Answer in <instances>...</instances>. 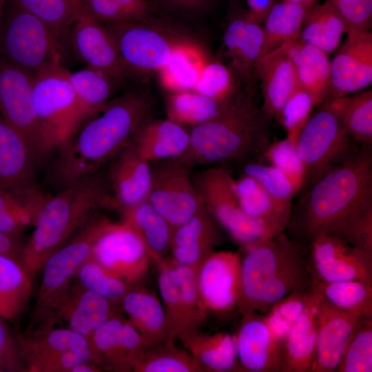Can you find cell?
<instances>
[{
  "instance_id": "obj_7",
  "label": "cell",
  "mask_w": 372,
  "mask_h": 372,
  "mask_svg": "<svg viewBox=\"0 0 372 372\" xmlns=\"http://www.w3.org/2000/svg\"><path fill=\"white\" fill-rule=\"evenodd\" d=\"M69 74L61 63L34 74V110L48 152L64 145L85 118Z\"/></svg>"
},
{
  "instance_id": "obj_19",
  "label": "cell",
  "mask_w": 372,
  "mask_h": 372,
  "mask_svg": "<svg viewBox=\"0 0 372 372\" xmlns=\"http://www.w3.org/2000/svg\"><path fill=\"white\" fill-rule=\"evenodd\" d=\"M240 263L238 253L213 251L198 267L197 286L208 313H225L238 306Z\"/></svg>"
},
{
  "instance_id": "obj_25",
  "label": "cell",
  "mask_w": 372,
  "mask_h": 372,
  "mask_svg": "<svg viewBox=\"0 0 372 372\" xmlns=\"http://www.w3.org/2000/svg\"><path fill=\"white\" fill-rule=\"evenodd\" d=\"M220 227L203 205L190 219L173 228L169 258L178 265L198 267L221 244Z\"/></svg>"
},
{
  "instance_id": "obj_24",
  "label": "cell",
  "mask_w": 372,
  "mask_h": 372,
  "mask_svg": "<svg viewBox=\"0 0 372 372\" xmlns=\"http://www.w3.org/2000/svg\"><path fill=\"white\" fill-rule=\"evenodd\" d=\"M35 163L24 138L0 115V187L23 195L42 193Z\"/></svg>"
},
{
  "instance_id": "obj_6",
  "label": "cell",
  "mask_w": 372,
  "mask_h": 372,
  "mask_svg": "<svg viewBox=\"0 0 372 372\" xmlns=\"http://www.w3.org/2000/svg\"><path fill=\"white\" fill-rule=\"evenodd\" d=\"M103 218H90L85 225L45 262L25 333L55 327L61 307L76 281L81 265L90 258Z\"/></svg>"
},
{
  "instance_id": "obj_15",
  "label": "cell",
  "mask_w": 372,
  "mask_h": 372,
  "mask_svg": "<svg viewBox=\"0 0 372 372\" xmlns=\"http://www.w3.org/2000/svg\"><path fill=\"white\" fill-rule=\"evenodd\" d=\"M156 163L147 200L174 228L194 216L203 203L188 166L178 158Z\"/></svg>"
},
{
  "instance_id": "obj_38",
  "label": "cell",
  "mask_w": 372,
  "mask_h": 372,
  "mask_svg": "<svg viewBox=\"0 0 372 372\" xmlns=\"http://www.w3.org/2000/svg\"><path fill=\"white\" fill-rule=\"evenodd\" d=\"M346 32L341 17L325 1L322 4L317 3L307 10L299 39L329 54L338 48Z\"/></svg>"
},
{
  "instance_id": "obj_17",
  "label": "cell",
  "mask_w": 372,
  "mask_h": 372,
  "mask_svg": "<svg viewBox=\"0 0 372 372\" xmlns=\"http://www.w3.org/2000/svg\"><path fill=\"white\" fill-rule=\"evenodd\" d=\"M311 277L325 282L360 280L372 284V255L331 234H322L309 245Z\"/></svg>"
},
{
  "instance_id": "obj_52",
  "label": "cell",
  "mask_w": 372,
  "mask_h": 372,
  "mask_svg": "<svg viewBox=\"0 0 372 372\" xmlns=\"http://www.w3.org/2000/svg\"><path fill=\"white\" fill-rule=\"evenodd\" d=\"M76 279L84 288L120 305L125 295L134 285L109 271L91 258L79 268Z\"/></svg>"
},
{
  "instance_id": "obj_16",
  "label": "cell",
  "mask_w": 372,
  "mask_h": 372,
  "mask_svg": "<svg viewBox=\"0 0 372 372\" xmlns=\"http://www.w3.org/2000/svg\"><path fill=\"white\" fill-rule=\"evenodd\" d=\"M263 41L262 27L247 10L230 17L223 34L221 54L241 88L249 94L255 92Z\"/></svg>"
},
{
  "instance_id": "obj_54",
  "label": "cell",
  "mask_w": 372,
  "mask_h": 372,
  "mask_svg": "<svg viewBox=\"0 0 372 372\" xmlns=\"http://www.w3.org/2000/svg\"><path fill=\"white\" fill-rule=\"evenodd\" d=\"M193 91L218 101L228 100L245 92L229 68L216 61H207L203 66Z\"/></svg>"
},
{
  "instance_id": "obj_8",
  "label": "cell",
  "mask_w": 372,
  "mask_h": 372,
  "mask_svg": "<svg viewBox=\"0 0 372 372\" xmlns=\"http://www.w3.org/2000/svg\"><path fill=\"white\" fill-rule=\"evenodd\" d=\"M61 41L40 19L13 0L0 25V59L32 74L60 63Z\"/></svg>"
},
{
  "instance_id": "obj_40",
  "label": "cell",
  "mask_w": 372,
  "mask_h": 372,
  "mask_svg": "<svg viewBox=\"0 0 372 372\" xmlns=\"http://www.w3.org/2000/svg\"><path fill=\"white\" fill-rule=\"evenodd\" d=\"M307 10L287 0L274 3L263 21L264 41L260 61L285 43L299 38Z\"/></svg>"
},
{
  "instance_id": "obj_26",
  "label": "cell",
  "mask_w": 372,
  "mask_h": 372,
  "mask_svg": "<svg viewBox=\"0 0 372 372\" xmlns=\"http://www.w3.org/2000/svg\"><path fill=\"white\" fill-rule=\"evenodd\" d=\"M113 159L107 177L114 208L121 211L147 200L152 183L150 163L131 143Z\"/></svg>"
},
{
  "instance_id": "obj_28",
  "label": "cell",
  "mask_w": 372,
  "mask_h": 372,
  "mask_svg": "<svg viewBox=\"0 0 372 372\" xmlns=\"http://www.w3.org/2000/svg\"><path fill=\"white\" fill-rule=\"evenodd\" d=\"M130 143L151 163L181 157L189 147V134L183 126L167 118H149L140 126Z\"/></svg>"
},
{
  "instance_id": "obj_20",
  "label": "cell",
  "mask_w": 372,
  "mask_h": 372,
  "mask_svg": "<svg viewBox=\"0 0 372 372\" xmlns=\"http://www.w3.org/2000/svg\"><path fill=\"white\" fill-rule=\"evenodd\" d=\"M331 61L330 85L325 102L362 90L372 82V33L350 30Z\"/></svg>"
},
{
  "instance_id": "obj_3",
  "label": "cell",
  "mask_w": 372,
  "mask_h": 372,
  "mask_svg": "<svg viewBox=\"0 0 372 372\" xmlns=\"http://www.w3.org/2000/svg\"><path fill=\"white\" fill-rule=\"evenodd\" d=\"M244 248L237 306L242 315L267 313L289 293L311 289L305 245L284 231Z\"/></svg>"
},
{
  "instance_id": "obj_41",
  "label": "cell",
  "mask_w": 372,
  "mask_h": 372,
  "mask_svg": "<svg viewBox=\"0 0 372 372\" xmlns=\"http://www.w3.org/2000/svg\"><path fill=\"white\" fill-rule=\"evenodd\" d=\"M327 103L352 139L372 147V90L332 99Z\"/></svg>"
},
{
  "instance_id": "obj_29",
  "label": "cell",
  "mask_w": 372,
  "mask_h": 372,
  "mask_svg": "<svg viewBox=\"0 0 372 372\" xmlns=\"http://www.w3.org/2000/svg\"><path fill=\"white\" fill-rule=\"evenodd\" d=\"M258 79L263 98L262 108L271 119L278 121L285 103L298 85L293 63L282 47L260 61Z\"/></svg>"
},
{
  "instance_id": "obj_47",
  "label": "cell",
  "mask_w": 372,
  "mask_h": 372,
  "mask_svg": "<svg viewBox=\"0 0 372 372\" xmlns=\"http://www.w3.org/2000/svg\"><path fill=\"white\" fill-rule=\"evenodd\" d=\"M173 263L179 282L184 323V336L181 342L184 344L200 332L201 326L207 318L208 311L197 286L198 267Z\"/></svg>"
},
{
  "instance_id": "obj_44",
  "label": "cell",
  "mask_w": 372,
  "mask_h": 372,
  "mask_svg": "<svg viewBox=\"0 0 372 372\" xmlns=\"http://www.w3.org/2000/svg\"><path fill=\"white\" fill-rule=\"evenodd\" d=\"M82 12L103 24L139 21L156 9L149 0H76Z\"/></svg>"
},
{
  "instance_id": "obj_53",
  "label": "cell",
  "mask_w": 372,
  "mask_h": 372,
  "mask_svg": "<svg viewBox=\"0 0 372 372\" xmlns=\"http://www.w3.org/2000/svg\"><path fill=\"white\" fill-rule=\"evenodd\" d=\"M335 371H372V318H362L360 320Z\"/></svg>"
},
{
  "instance_id": "obj_12",
  "label": "cell",
  "mask_w": 372,
  "mask_h": 372,
  "mask_svg": "<svg viewBox=\"0 0 372 372\" xmlns=\"http://www.w3.org/2000/svg\"><path fill=\"white\" fill-rule=\"evenodd\" d=\"M27 372H71L79 363H96L85 338L68 329L18 333Z\"/></svg>"
},
{
  "instance_id": "obj_57",
  "label": "cell",
  "mask_w": 372,
  "mask_h": 372,
  "mask_svg": "<svg viewBox=\"0 0 372 372\" xmlns=\"http://www.w3.org/2000/svg\"><path fill=\"white\" fill-rule=\"evenodd\" d=\"M316 106L312 95L299 84L285 103L278 121L285 130L287 138L295 145Z\"/></svg>"
},
{
  "instance_id": "obj_18",
  "label": "cell",
  "mask_w": 372,
  "mask_h": 372,
  "mask_svg": "<svg viewBox=\"0 0 372 372\" xmlns=\"http://www.w3.org/2000/svg\"><path fill=\"white\" fill-rule=\"evenodd\" d=\"M89 342L98 366L102 371L116 372L132 371L149 347L144 337L120 313L98 327Z\"/></svg>"
},
{
  "instance_id": "obj_27",
  "label": "cell",
  "mask_w": 372,
  "mask_h": 372,
  "mask_svg": "<svg viewBox=\"0 0 372 372\" xmlns=\"http://www.w3.org/2000/svg\"><path fill=\"white\" fill-rule=\"evenodd\" d=\"M121 309L120 304L84 288L76 279L61 307L58 324H65V328L89 341L94 331L120 313Z\"/></svg>"
},
{
  "instance_id": "obj_64",
  "label": "cell",
  "mask_w": 372,
  "mask_h": 372,
  "mask_svg": "<svg viewBox=\"0 0 372 372\" xmlns=\"http://www.w3.org/2000/svg\"><path fill=\"white\" fill-rule=\"evenodd\" d=\"M6 0H0V25L1 23L3 14V8Z\"/></svg>"
},
{
  "instance_id": "obj_9",
  "label": "cell",
  "mask_w": 372,
  "mask_h": 372,
  "mask_svg": "<svg viewBox=\"0 0 372 372\" xmlns=\"http://www.w3.org/2000/svg\"><path fill=\"white\" fill-rule=\"evenodd\" d=\"M320 105L301 131L296 145L304 176L300 194L361 146L347 134L327 103Z\"/></svg>"
},
{
  "instance_id": "obj_13",
  "label": "cell",
  "mask_w": 372,
  "mask_h": 372,
  "mask_svg": "<svg viewBox=\"0 0 372 372\" xmlns=\"http://www.w3.org/2000/svg\"><path fill=\"white\" fill-rule=\"evenodd\" d=\"M34 74L0 59V115L24 138L34 159L48 151L35 113Z\"/></svg>"
},
{
  "instance_id": "obj_43",
  "label": "cell",
  "mask_w": 372,
  "mask_h": 372,
  "mask_svg": "<svg viewBox=\"0 0 372 372\" xmlns=\"http://www.w3.org/2000/svg\"><path fill=\"white\" fill-rule=\"evenodd\" d=\"M45 198L42 193L23 195L0 187V232L20 236L34 226Z\"/></svg>"
},
{
  "instance_id": "obj_36",
  "label": "cell",
  "mask_w": 372,
  "mask_h": 372,
  "mask_svg": "<svg viewBox=\"0 0 372 372\" xmlns=\"http://www.w3.org/2000/svg\"><path fill=\"white\" fill-rule=\"evenodd\" d=\"M243 92L225 101L193 90L169 93L165 99L167 119L190 127L206 123L221 115Z\"/></svg>"
},
{
  "instance_id": "obj_1",
  "label": "cell",
  "mask_w": 372,
  "mask_h": 372,
  "mask_svg": "<svg viewBox=\"0 0 372 372\" xmlns=\"http://www.w3.org/2000/svg\"><path fill=\"white\" fill-rule=\"evenodd\" d=\"M152 107L147 94L130 90L87 116L72 136L57 149L59 155L49 174L53 187L61 190L113 159L150 118Z\"/></svg>"
},
{
  "instance_id": "obj_14",
  "label": "cell",
  "mask_w": 372,
  "mask_h": 372,
  "mask_svg": "<svg viewBox=\"0 0 372 372\" xmlns=\"http://www.w3.org/2000/svg\"><path fill=\"white\" fill-rule=\"evenodd\" d=\"M90 258L131 285L147 275L150 258L139 236L126 223L103 218Z\"/></svg>"
},
{
  "instance_id": "obj_59",
  "label": "cell",
  "mask_w": 372,
  "mask_h": 372,
  "mask_svg": "<svg viewBox=\"0 0 372 372\" xmlns=\"http://www.w3.org/2000/svg\"><path fill=\"white\" fill-rule=\"evenodd\" d=\"M27 372L18 333L0 316V372Z\"/></svg>"
},
{
  "instance_id": "obj_49",
  "label": "cell",
  "mask_w": 372,
  "mask_h": 372,
  "mask_svg": "<svg viewBox=\"0 0 372 372\" xmlns=\"http://www.w3.org/2000/svg\"><path fill=\"white\" fill-rule=\"evenodd\" d=\"M158 287L170 337L183 339L184 323L179 282L174 263L167 258L157 265Z\"/></svg>"
},
{
  "instance_id": "obj_46",
  "label": "cell",
  "mask_w": 372,
  "mask_h": 372,
  "mask_svg": "<svg viewBox=\"0 0 372 372\" xmlns=\"http://www.w3.org/2000/svg\"><path fill=\"white\" fill-rule=\"evenodd\" d=\"M69 76L85 117L101 109L110 100L116 84L105 72L87 65L70 72Z\"/></svg>"
},
{
  "instance_id": "obj_48",
  "label": "cell",
  "mask_w": 372,
  "mask_h": 372,
  "mask_svg": "<svg viewBox=\"0 0 372 372\" xmlns=\"http://www.w3.org/2000/svg\"><path fill=\"white\" fill-rule=\"evenodd\" d=\"M21 8L43 21L59 39L68 34L82 12L76 0H13Z\"/></svg>"
},
{
  "instance_id": "obj_55",
  "label": "cell",
  "mask_w": 372,
  "mask_h": 372,
  "mask_svg": "<svg viewBox=\"0 0 372 372\" xmlns=\"http://www.w3.org/2000/svg\"><path fill=\"white\" fill-rule=\"evenodd\" d=\"M311 287L309 290L289 293L273 304L265 316L273 335L283 342L291 328L304 311Z\"/></svg>"
},
{
  "instance_id": "obj_62",
  "label": "cell",
  "mask_w": 372,
  "mask_h": 372,
  "mask_svg": "<svg viewBox=\"0 0 372 372\" xmlns=\"http://www.w3.org/2000/svg\"><path fill=\"white\" fill-rule=\"evenodd\" d=\"M247 11L259 23H263L275 0H245Z\"/></svg>"
},
{
  "instance_id": "obj_39",
  "label": "cell",
  "mask_w": 372,
  "mask_h": 372,
  "mask_svg": "<svg viewBox=\"0 0 372 372\" xmlns=\"http://www.w3.org/2000/svg\"><path fill=\"white\" fill-rule=\"evenodd\" d=\"M234 189L242 211L262 223L272 237L285 230L289 221L280 214L269 194L254 177L243 174L235 179Z\"/></svg>"
},
{
  "instance_id": "obj_11",
  "label": "cell",
  "mask_w": 372,
  "mask_h": 372,
  "mask_svg": "<svg viewBox=\"0 0 372 372\" xmlns=\"http://www.w3.org/2000/svg\"><path fill=\"white\" fill-rule=\"evenodd\" d=\"M234 180L231 171L224 166L203 170L193 180L207 210L236 242L245 247L272 238L262 223L241 209Z\"/></svg>"
},
{
  "instance_id": "obj_60",
  "label": "cell",
  "mask_w": 372,
  "mask_h": 372,
  "mask_svg": "<svg viewBox=\"0 0 372 372\" xmlns=\"http://www.w3.org/2000/svg\"><path fill=\"white\" fill-rule=\"evenodd\" d=\"M214 0H154L155 8L172 14H192L208 10Z\"/></svg>"
},
{
  "instance_id": "obj_2",
  "label": "cell",
  "mask_w": 372,
  "mask_h": 372,
  "mask_svg": "<svg viewBox=\"0 0 372 372\" xmlns=\"http://www.w3.org/2000/svg\"><path fill=\"white\" fill-rule=\"evenodd\" d=\"M372 198V147L360 146L347 161L320 176L292 207L285 229L305 245L329 234L349 212Z\"/></svg>"
},
{
  "instance_id": "obj_34",
  "label": "cell",
  "mask_w": 372,
  "mask_h": 372,
  "mask_svg": "<svg viewBox=\"0 0 372 372\" xmlns=\"http://www.w3.org/2000/svg\"><path fill=\"white\" fill-rule=\"evenodd\" d=\"M207 61L201 46L188 38L174 49L167 62L157 72L159 81L169 93L194 90Z\"/></svg>"
},
{
  "instance_id": "obj_22",
  "label": "cell",
  "mask_w": 372,
  "mask_h": 372,
  "mask_svg": "<svg viewBox=\"0 0 372 372\" xmlns=\"http://www.w3.org/2000/svg\"><path fill=\"white\" fill-rule=\"evenodd\" d=\"M313 291L316 296L318 327L315 355L309 372L335 371L362 317L332 305Z\"/></svg>"
},
{
  "instance_id": "obj_56",
  "label": "cell",
  "mask_w": 372,
  "mask_h": 372,
  "mask_svg": "<svg viewBox=\"0 0 372 372\" xmlns=\"http://www.w3.org/2000/svg\"><path fill=\"white\" fill-rule=\"evenodd\" d=\"M262 157L287 177L295 195L299 193L304 183V169L293 142L286 137L270 143Z\"/></svg>"
},
{
  "instance_id": "obj_31",
  "label": "cell",
  "mask_w": 372,
  "mask_h": 372,
  "mask_svg": "<svg viewBox=\"0 0 372 372\" xmlns=\"http://www.w3.org/2000/svg\"><path fill=\"white\" fill-rule=\"evenodd\" d=\"M281 47L293 63L298 84L312 95L317 106L324 103L331 76L328 54L299 38Z\"/></svg>"
},
{
  "instance_id": "obj_23",
  "label": "cell",
  "mask_w": 372,
  "mask_h": 372,
  "mask_svg": "<svg viewBox=\"0 0 372 372\" xmlns=\"http://www.w3.org/2000/svg\"><path fill=\"white\" fill-rule=\"evenodd\" d=\"M235 340L239 371H282V342L273 335L265 316L256 312L242 314Z\"/></svg>"
},
{
  "instance_id": "obj_50",
  "label": "cell",
  "mask_w": 372,
  "mask_h": 372,
  "mask_svg": "<svg viewBox=\"0 0 372 372\" xmlns=\"http://www.w3.org/2000/svg\"><path fill=\"white\" fill-rule=\"evenodd\" d=\"M243 174L254 177L262 185L278 211L289 221L295 194L287 177L271 165L254 161L246 163Z\"/></svg>"
},
{
  "instance_id": "obj_37",
  "label": "cell",
  "mask_w": 372,
  "mask_h": 372,
  "mask_svg": "<svg viewBox=\"0 0 372 372\" xmlns=\"http://www.w3.org/2000/svg\"><path fill=\"white\" fill-rule=\"evenodd\" d=\"M183 344L204 371H239L235 336L228 333L199 332Z\"/></svg>"
},
{
  "instance_id": "obj_61",
  "label": "cell",
  "mask_w": 372,
  "mask_h": 372,
  "mask_svg": "<svg viewBox=\"0 0 372 372\" xmlns=\"http://www.w3.org/2000/svg\"><path fill=\"white\" fill-rule=\"evenodd\" d=\"M23 245L20 240V236L0 232V254L20 262Z\"/></svg>"
},
{
  "instance_id": "obj_45",
  "label": "cell",
  "mask_w": 372,
  "mask_h": 372,
  "mask_svg": "<svg viewBox=\"0 0 372 372\" xmlns=\"http://www.w3.org/2000/svg\"><path fill=\"white\" fill-rule=\"evenodd\" d=\"M176 340L149 346L132 371L134 372H204L190 353L178 347Z\"/></svg>"
},
{
  "instance_id": "obj_42",
  "label": "cell",
  "mask_w": 372,
  "mask_h": 372,
  "mask_svg": "<svg viewBox=\"0 0 372 372\" xmlns=\"http://www.w3.org/2000/svg\"><path fill=\"white\" fill-rule=\"evenodd\" d=\"M311 287L332 305L372 318V284L352 280L325 282L311 277Z\"/></svg>"
},
{
  "instance_id": "obj_63",
  "label": "cell",
  "mask_w": 372,
  "mask_h": 372,
  "mask_svg": "<svg viewBox=\"0 0 372 372\" xmlns=\"http://www.w3.org/2000/svg\"><path fill=\"white\" fill-rule=\"evenodd\" d=\"M288 1L304 6L307 9L316 4L318 0H287Z\"/></svg>"
},
{
  "instance_id": "obj_35",
  "label": "cell",
  "mask_w": 372,
  "mask_h": 372,
  "mask_svg": "<svg viewBox=\"0 0 372 372\" xmlns=\"http://www.w3.org/2000/svg\"><path fill=\"white\" fill-rule=\"evenodd\" d=\"M32 278L19 261L0 254V316L7 322L18 320L27 309Z\"/></svg>"
},
{
  "instance_id": "obj_51",
  "label": "cell",
  "mask_w": 372,
  "mask_h": 372,
  "mask_svg": "<svg viewBox=\"0 0 372 372\" xmlns=\"http://www.w3.org/2000/svg\"><path fill=\"white\" fill-rule=\"evenodd\" d=\"M372 255V198L349 212L329 234Z\"/></svg>"
},
{
  "instance_id": "obj_30",
  "label": "cell",
  "mask_w": 372,
  "mask_h": 372,
  "mask_svg": "<svg viewBox=\"0 0 372 372\" xmlns=\"http://www.w3.org/2000/svg\"><path fill=\"white\" fill-rule=\"evenodd\" d=\"M121 307L149 346L174 340L169 333L162 302L151 289L132 285L122 299Z\"/></svg>"
},
{
  "instance_id": "obj_5",
  "label": "cell",
  "mask_w": 372,
  "mask_h": 372,
  "mask_svg": "<svg viewBox=\"0 0 372 372\" xmlns=\"http://www.w3.org/2000/svg\"><path fill=\"white\" fill-rule=\"evenodd\" d=\"M271 120L254 94L243 92L221 115L191 127L189 147L178 159L189 167L262 156L271 143Z\"/></svg>"
},
{
  "instance_id": "obj_58",
  "label": "cell",
  "mask_w": 372,
  "mask_h": 372,
  "mask_svg": "<svg viewBox=\"0 0 372 372\" xmlns=\"http://www.w3.org/2000/svg\"><path fill=\"white\" fill-rule=\"evenodd\" d=\"M326 1L341 17L345 24L347 32L370 30L372 22V0H326Z\"/></svg>"
},
{
  "instance_id": "obj_32",
  "label": "cell",
  "mask_w": 372,
  "mask_h": 372,
  "mask_svg": "<svg viewBox=\"0 0 372 372\" xmlns=\"http://www.w3.org/2000/svg\"><path fill=\"white\" fill-rule=\"evenodd\" d=\"M121 213L122 220L141 238L152 262L157 266L168 258L173 227L147 200Z\"/></svg>"
},
{
  "instance_id": "obj_4",
  "label": "cell",
  "mask_w": 372,
  "mask_h": 372,
  "mask_svg": "<svg viewBox=\"0 0 372 372\" xmlns=\"http://www.w3.org/2000/svg\"><path fill=\"white\" fill-rule=\"evenodd\" d=\"M113 207L107 176L99 169L58 192L43 202L34 229L24 244L20 262L33 278L48 259L65 245L99 208Z\"/></svg>"
},
{
  "instance_id": "obj_10",
  "label": "cell",
  "mask_w": 372,
  "mask_h": 372,
  "mask_svg": "<svg viewBox=\"0 0 372 372\" xmlns=\"http://www.w3.org/2000/svg\"><path fill=\"white\" fill-rule=\"evenodd\" d=\"M116 45L128 74L158 72L174 49L188 39L171 24L151 17L147 19L105 25Z\"/></svg>"
},
{
  "instance_id": "obj_21",
  "label": "cell",
  "mask_w": 372,
  "mask_h": 372,
  "mask_svg": "<svg viewBox=\"0 0 372 372\" xmlns=\"http://www.w3.org/2000/svg\"><path fill=\"white\" fill-rule=\"evenodd\" d=\"M72 47L87 66L107 74L116 84L129 75L106 26L81 12L70 29Z\"/></svg>"
},
{
  "instance_id": "obj_33",
  "label": "cell",
  "mask_w": 372,
  "mask_h": 372,
  "mask_svg": "<svg viewBox=\"0 0 372 372\" xmlns=\"http://www.w3.org/2000/svg\"><path fill=\"white\" fill-rule=\"evenodd\" d=\"M317 304L311 289L307 307L282 342V372H309L317 340Z\"/></svg>"
}]
</instances>
